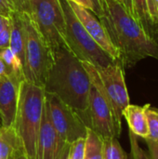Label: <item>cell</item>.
<instances>
[{
    "mask_svg": "<svg viewBox=\"0 0 158 159\" xmlns=\"http://www.w3.org/2000/svg\"><path fill=\"white\" fill-rule=\"evenodd\" d=\"M103 24L112 43L116 48L123 67H132L146 58L158 59V42L151 39L116 0H101Z\"/></svg>",
    "mask_w": 158,
    "mask_h": 159,
    "instance_id": "obj_1",
    "label": "cell"
},
{
    "mask_svg": "<svg viewBox=\"0 0 158 159\" xmlns=\"http://www.w3.org/2000/svg\"><path fill=\"white\" fill-rule=\"evenodd\" d=\"M51 50L52 63L44 85L45 92L56 95L74 109L88 126L89 75L82 61L67 47L61 46Z\"/></svg>",
    "mask_w": 158,
    "mask_h": 159,
    "instance_id": "obj_2",
    "label": "cell"
},
{
    "mask_svg": "<svg viewBox=\"0 0 158 159\" xmlns=\"http://www.w3.org/2000/svg\"><path fill=\"white\" fill-rule=\"evenodd\" d=\"M44 87L23 80L20 84L19 102L13 124L20 147L29 159H36L37 141L45 106Z\"/></svg>",
    "mask_w": 158,
    "mask_h": 159,
    "instance_id": "obj_3",
    "label": "cell"
},
{
    "mask_svg": "<svg viewBox=\"0 0 158 159\" xmlns=\"http://www.w3.org/2000/svg\"><path fill=\"white\" fill-rule=\"evenodd\" d=\"M24 33V80L44 87L52 63V50L36 28L31 16L20 10Z\"/></svg>",
    "mask_w": 158,
    "mask_h": 159,
    "instance_id": "obj_4",
    "label": "cell"
},
{
    "mask_svg": "<svg viewBox=\"0 0 158 159\" xmlns=\"http://www.w3.org/2000/svg\"><path fill=\"white\" fill-rule=\"evenodd\" d=\"M82 63L91 81L88 107V127L102 139L118 138L122 126L117 123L114 111L102 91L98 72L91 63L88 61H82Z\"/></svg>",
    "mask_w": 158,
    "mask_h": 159,
    "instance_id": "obj_5",
    "label": "cell"
},
{
    "mask_svg": "<svg viewBox=\"0 0 158 159\" xmlns=\"http://www.w3.org/2000/svg\"><path fill=\"white\" fill-rule=\"evenodd\" d=\"M65 20L66 44L68 48L82 61L95 67H105L115 62L88 34L79 21L67 0H60Z\"/></svg>",
    "mask_w": 158,
    "mask_h": 159,
    "instance_id": "obj_6",
    "label": "cell"
},
{
    "mask_svg": "<svg viewBox=\"0 0 158 159\" xmlns=\"http://www.w3.org/2000/svg\"><path fill=\"white\" fill-rule=\"evenodd\" d=\"M20 10H24L31 16L51 49L67 47L65 20L60 0H26Z\"/></svg>",
    "mask_w": 158,
    "mask_h": 159,
    "instance_id": "obj_7",
    "label": "cell"
},
{
    "mask_svg": "<svg viewBox=\"0 0 158 159\" xmlns=\"http://www.w3.org/2000/svg\"><path fill=\"white\" fill-rule=\"evenodd\" d=\"M45 102L60 143L71 144L87 137L88 128L74 109L51 93L46 92Z\"/></svg>",
    "mask_w": 158,
    "mask_h": 159,
    "instance_id": "obj_8",
    "label": "cell"
},
{
    "mask_svg": "<svg viewBox=\"0 0 158 159\" xmlns=\"http://www.w3.org/2000/svg\"><path fill=\"white\" fill-rule=\"evenodd\" d=\"M104 92L115 116L117 123L122 126L123 111L130 104L129 96L125 81L124 67L115 61L105 67H95Z\"/></svg>",
    "mask_w": 158,
    "mask_h": 159,
    "instance_id": "obj_9",
    "label": "cell"
},
{
    "mask_svg": "<svg viewBox=\"0 0 158 159\" xmlns=\"http://www.w3.org/2000/svg\"><path fill=\"white\" fill-rule=\"evenodd\" d=\"M68 3L86 31L92 37V39L115 61L120 62L119 52L112 43L103 24L101 22L99 18L90 9L85 8L71 1H68Z\"/></svg>",
    "mask_w": 158,
    "mask_h": 159,
    "instance_id": "obj_10",
    "label": "cell"
},
{
    "mask_svg": "<svg viewBox=\"0 0 158 159\" xmlns=\"http://www.w3.org/2000/svg\"><path fill=\"white\" fill-rule=\"evenodd\" d=\"M21 81L23 80L7 75L0 77V120L2 127H13Z\"/></svg>",
    "mask_w": 158,
    "mask_h": 159,
    "instance_id": "obj_11",
    "label": "cell"
},
{
    "mask_svg": "<svg viewBox=\"0 0 158 159\" xmlns=\"http://www.w3.org/2000/svg\"><path fill=\"white\" fill-rule=\"evenodd\" d=\"M66 145L68 143H60L45 102L38 134L36 159H58Z\"/></svg>",
    "mask_w": 158,
    "mask_h": 159,
    "instance_id": "obj_12",
    "label": "cell"
},
{
    "mask_svg": "<svg viewBox=\"0 0 158 159\" xmlns=\"http://www.w3.org/2000/svg\"><path fill=\"white\" fill-rule=\"evenodd\" d=\"M150 104L143 106L129 104L123 111V117L126 119L129 130L137 137L147 139L149 137L146 109Z\"/></svg>",
    "mask_w": 158,
    "mask_h": 159,
    "instance_id": "obj_13",
    "label": "cell"
},
{
    "mask_svg": "<svg viewBox=\"0 0 158 159\" xmlns=\"http://www.w3.org/2000/svg\"><path fill=\"white\" fill-rule=\"evenodd\" d=\"M9 19V27H10V41L9 48L19 57L22 62L24 60V33L23 25L21 20L20 10L13 11Z\"/></svg>",
    "mask_w": 158,
    "mask_h": 159,
    "instance_id": "obj_14",
    "label": "cell"
},
{
    "mask_svg": "<svg viewBox=\"0 0 158 159\" xmlns=\"http://www.w3.org/2000/svg\"><path fill=\"white\" fill-rule=\"evenodd\" d=\"M132 7L135 20L151 39L158 42V29L150 17L147 0H132Z\"/></svg>",
    "mask_w": 158,
    "mask_h": 159,
    "instance_id": "obj_15",
    "label": "cell"
},
{
    "mask_svg": "<svg viewBox=\"0 0 158 159\" xmlns=\"http://www.w3.org/2000/svg\"><path fill=\"white\" fill-rule=\"evenodd\" d=\"M20 147L13 127H0V159H10L14 151Z\"/></svg>",
    "mask_w": 158,
    "mask_h": 159,
    "instance_id": "obj_16",
    "label": "cell"
},
{
    "mask_svg": "<svg viewBox=\"0 0 158 159\" xmlns=\"http://www.w3.org/2000/svg\"><path fill=\"white\" fill-rule=\"evenodd\" d=\"M0 59L6 67L7 75L16 76L20 80H24L22 62L9 47L0 48Z\"/></svg>",
    "mask_w": 158,
    "mask_h": 159,
    "instance_id": "obj_17",
    "label": "cell"
},
{
    "mask_svg": "<svg viewBox=\"0 0 158 159\" xmlns=\"http://www.w3.org/2000/svg\"><path fill=\"white\" fill-rule=\"evenodd\" d=\"M84 159H103V139L90 129L86 137Z\"/></svg>",
    "mask_w": 158,
    "mask_h": 159,
    "instance_id": "obj_18",
    "label": "cell"
},
{
    "mask_svg": "<svg viewBox=\"0 0 158 159\" xmlns=\"http://www.w3.org/2000/svg\"><path fill=\"white\" fill-rule=\"evenodd\" d=\"M103 159H128L117 138L103 139Z\"/></svg>",
    "mask_w": 158,
    "mask_h": 159,
    "instance_id": "obj_19",
    "label": "cell"
},
{
    "mask_svg": "<svg viewBox=\"0 0 158 159\" xmlns=\"http://www.w3.org/2000/svg\"><path fill=\"white\" fill-rule=\"evenodd\" d=\"M146 116L149 130V139L158 142V110L148 106L146 109Z\"/></svg>",
    "mask_w": 158,
    "mask_h": 159,
    "instance_id": "obj_20",
    "label": "cell"
},
{
    "mask_svg": "<svg viewBox=\"0 0 158 159\" xmlns=\"http://www.w3.org/2000/svg\"><path fill=\"white\" fill-rule=\"evenodd\" d=\"M85 144L86 138L78 139L69 146L67 159H84L85 157Z\"/></svg>",
    "mask_w": 158,
    "mask_h": 159,
    "instance_id": "obj_21",
    "label": "cell"
},
{
    "mask_svg": "<svg viewBox=\"0 0 158 159\" xmlns=\"http://www.w3.org/2000/svg\"><path fill=\"white\" fill-rule=\"evenodd\" d=\"M129 143H130V152L132 159H152L149 155L139 145L137 136L133 134L130 130L129 132Z\"/></svg>",
    "mask_w": 158,
    "mask_h": 159,
    "instance_id": "obj_22",
    "label": "cell"
},
{
    "mask_svg": "<svg viewBox=\"0 0 158 159\" xmlns=\"http://www.w3.org/2000/svg\"><path fill=\"white\" fill-rule=\"evenodd\" d=\"M18 10L17 4L12 0H0V15L8 18L10 14Z\"/></svg>",
    "mask_w": 158,
    "mask_h": 159,
    "instance_id": "obj_23",
    "label": "cell"
},
{
    "mask_svg": "<svg viewBox=\"0 0 158 159\" xmlns=\"http://www.w3.org/2000/svg\"><path fill=\"white\" fill-rule=\"evenodd\" d=\"M150 17L158 29V0H147Z\"/></svg>",
    "mask_w": 158,
    "mask_h": 159,
    "instance_id": "obj_24",
    "label": "cell"
},
{
    "mask_svg": "<svg viewBox=\"0 0 158 159\" xmlns=\"http://www.w3.org/2000/svg\"><path fill=\"white\" fill-rule=\"evenodd\" d=\"M146 145L148 147L149 156L152 159H158V142L154 141L152 139H144Z\"/></svg>",
    "mask_w": 158,
    "mask_h": 159,
    "instance_id": "obj_25",
    "label": "cell"
},
{
    "mask_svg": "<svg viewBox=\"0 0 158 159\" xmlns=\"http://www.w3.org/2000/svg\"><path fill=\"white\" fill-rule=\"evenodd\" d=\"M10 41V27L9 25L0 31V48L9 47Z\"/></svg>",
    "mask_w": 158,
    "mask_h": 159,
    "instance_id": "obj_26",
    "label": "cell"
},
{
    "mask_svg": "<svg viewBox=\"0 0 158 159\" xmlns=\"http://www.w3.org/2000/svg\"><path fill=\"white\" fill-rule=\"evenodd\" d=\"M67 1L74 2V3L85 7V8L90 9L93 12V5H92V2L90 0H67Z\"/></svg>",
    "mask_w": 158,
    "mask_h": 159,
    "instance_id": "obj_27",
    "label": "cell"
},
{
    "mask_svg": "<svg viewBox=\"0 0 158 159\" xmlns=\"http://www.w3.org/2000/svg\"><path fill=\"white\" fill-rule=\"evenodd\" d=\"M93 5V13L99 18L102 15V7H101V0H90Z\"/></svg>",
    "mask_w": 158,
    "mask_h": 159,
    "instance_id": "obj_28",
    "label": "cell"
},
{
    "mask_svg": "<svg viewBox=\"0 0 158 159\" xmlns=\"http://www.w3.org/2000/svg\"><path fill=\"white\" fill-rule=\"evenodd\" d=\"M121 3L124 6V7L127 10V12L134 18L133 7H132V0H121Z\"/></svg>",
    "mask_w": 158,
    "mask_h": 159,
    "instance_id": "obj_29",
    "label": "cell"
},
{
    "mask_svg": "<svg viewBox=\"0 0 158 159\" xmlns=\"http://www.w3.org/2000/svg\"><path fill=\"white\" fill-rule=\"evenodd\" d=\"M10 159H29L26 156L25 154L23 153V151L21 150L20 147H18L14 153L12 154V156L10 157Z\"/></svg>",
    "mask_w": 158,
    "mask_h": 159,
    "instance_id": "obj_30",
    "label": "cell"
},
{
    "mask_svg": "<svg viewBox=\"0 0 158 159\" xmlns=\"http://www.w3.org/2000/svg\"><path fill=\"white\" fill-rule=\"evenodd\" d=\"M9 25V19L0 15V31Z\"/></svg>",
    "mask_w": 158,
    "mask_h": 159,
    "instance_id": "obj_31",
    "label": "cell"
},
{
    "mask_svg": "<svg viewBox=\"0 0 158 159\" xmlns=\"http://www.w3.org/2000/svg\"><path fill=\"white\" fill-rule=\"evenodd\" d=\"M69 146H70V144L66 145V147L63 149V151L61 152V154L60 155V157H58V159H67L68 152H69Z\"/></svg>",
    "mask_w": 158,
    "mask_h": 159,
    "instance_id": "obj_32",
    "label": "cell"
},
{
    "mask_svg": "<svg viewBox=\"0 0 158 159\" xmlns=\"http://www.w3.org/2000/svg\"><path fill=\"white\" fill-rule=\"evenodd\" d=\"M7 75V70H6V67H5V65H4L3 61H2L1 59H0V77L3 76V75Z\"/></svg>",
    "mask_w": 158,
    "mask_h": 159,
    "instance_id": "obj_33",
    "label": "cell"
},
{
    "mask_svg": "<svg viewBox=\"0 0 158 159\" xmlns=\"http://www.w3.org/2000/svg\"><path fill=\"white\" fill-rule=\"evenodd\" d=\"M12 1H14V2L17 4V6H18V10L20 9V8L22 7V5H23L24 2H25V0H12Z\"/></svg>",
    "mask_w": 158,
    "mask_h": 159,
    "instance_id": "obj_34",
    "label": "cell"
},
{
    "mask_svg": "<svg viewBox=\"0 0 158 159\" xmlns=\"http://www.w3.org/2000/svg\"><path fill=\"white\" fill-rule=\"evenodd\" d=\"M116 1H118V2H120V3H121V0H116ZM121 4H122V3H121Z\"/></svg>",
    "mask_w": 158,
    "mask_h": 159,
    "instance_id": "obj_35",
    "label": "cell"
}]
</instances>
